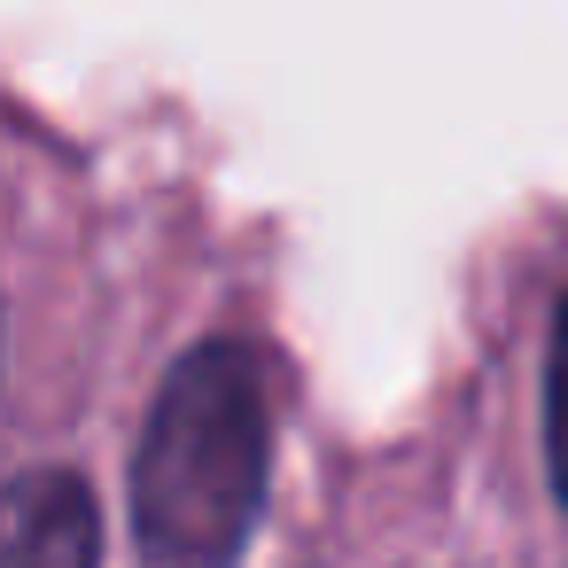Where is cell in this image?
Instances as JSON below:
<instances>
[{
	"instance_id": "1",
	"label": "cell",
	"mask_w": 568,
	"mask_h": 568,
	"mask_svg": "<svg viewBox=\"0 0 568 568\" xmlns=\"http://www.w3.org/2000/svg\"><path fill=\"white\" fill-rule=\"evenodd\" d=\"M273 467V397L250 343L187 351L133 452V521L156 568H234Z\"/></svg>"
},
{
	"instance_id": "2",
	"label": "cell",
	"mask_w": 568,
	"mask_h": 568,
	"mask_svg": "<svg viewBox=\"0 0 568 568\" xmlns=\"http://www.w3.org/2000/svg\"><path fill=\"white\" fill-rule=\"evenodd\" d=\"M0 568H102V514L79 475L32 467L0 490Z\"/></svg>"
},
{
	"instance_id": "3",
	"label": "cell",
	"mask_w": 568,
	"mask_h": 568,
	"mask_svg": "<svg viewBox=\"0 0 568 568\" xmlns=\"http://www.w3.org/2000/svg\"><path fill=\"white\" fill-rule=\"evenodd\" d=\"M545 459H552V490L568 498V296L552 312V358H545Z\"/></svg>"
}]
</instances>
